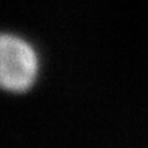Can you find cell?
<instances>
[{"instance_id":"obj_1","label":"cell","mask_w":148,"mask_h":148,"mask_svg":"<svg viewBox=\"0 0 148 148\" xmlns=\"http://www.w3.org/2000/svg\"><path fill=\"white\" fill-rule=\"evenodd\" d=\"M38 73V58L26 41L12 34H0V88L25 92Z\"/></svg>"}]
</instances>
